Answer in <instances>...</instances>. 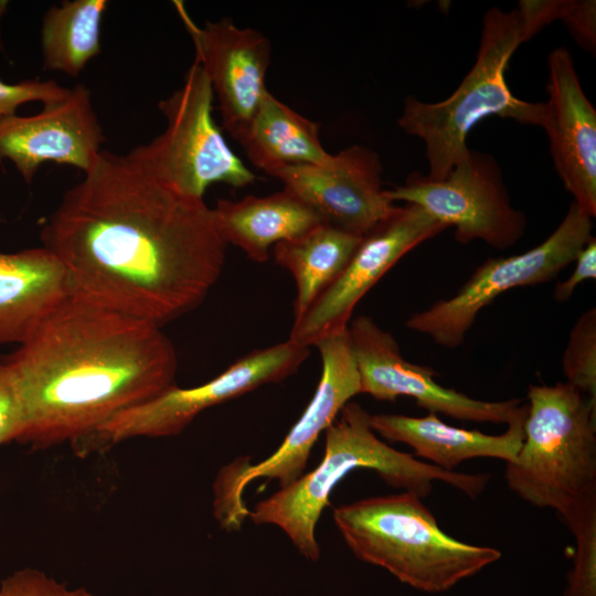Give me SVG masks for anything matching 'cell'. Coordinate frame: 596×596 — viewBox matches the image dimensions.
Listing matches in <instances>:
<instances>
[{"label":"cell","instance_id":"obj_1","mask_svg":"<svg viewBox=\"0 0 596 596\" xmlns=\"http://www.w3.org/2000/svg\"><path fill=\"white\" fill-rule=\"evenodd\" d=\"M71 296L158 327L194 310L219 280L226 244L204 200L102 150L40 233Z\"/></svg>","mask_w":596,"mask_h":596},{"label":"cell","instance_id":"obj_2","mask_svg":"<svg viewBox=\"0 0 596 596\" xmlns=\"http://www.w3.org/2000/svg\"><path fill=\"white\" fill-rule=\"evenodd\" d=\"M1 361L21 412L17 441L33 448L77 443L174 385L178 369L161 327L73 296Z\"/></svg>","mask_w":596,"mask_h":596},{"label":"cell","instance_id":"obj_3","mask_svg":"<svg viewBox=\"0 0 596 596\" xmlns=\"http://www.w3.org/2000/svg\"><path fill=\"white\" fill-rule=\"evenodd\" d=\"M371 414L349 402L326 430L324 454L320 464L291 485L259 501L248 517L255 524L280 528L305 558L317 562L320 546L316 526L329 504L333 488L349 472L374 470L390 487L419 498L433 491L434 481H443L476 499L487 488L489 473L447 471L400 451L381 440L371 427Z\"/></svg>","mask_w":596,"mask_h":596},{"label":"cell","instance_id":"obj_4","mask_svg":"<svg viewBox=\"0 0 596 596\" xmlns=\"http://www.w3.org/2000/svg\"><path fill=\"white\" fill-rule=\"evenodd\" d=\"M332 519L355 557L419 592H447L502 555L445 533L422 498L407 491L339 505Z\"/></svg>","mask_w":596,"mask_h":596},{"label":"cell","instance_id":"obj_5","mask_svg":"<svg viewBox=\"0 0 596 596\" xmlns=\"http://www.w3.org/2000/svg\"><path fill=\"white\" fill-rule=\"evenodd\" d=\"M524 438L505 462L511 491L564 521L596 503V398L567 382L531 384Z\"/></svg>","mask_w":596,"mask_h":596},{"label":"cell","instance_id":"obj_6","mask_svg":"<svg viewBox=\"0 0 596 596\" xmlns=\"http://www.w3.org/2000/svg\"><path fill=\"white\" fill-rule=\"evenodd\" d=\"M524 42L517 9L490 8L483 15L477 58L457 89L446 99L426 103L408 96L397 126L425 143L430 179H443L469 150L470 130L489 116L541 126L544 103L517 98L505 81V71Z\"/></svg>","mask_w":596,"mask_h":596},{"label":"cell","instance_id":"obj_7","mask_svg":"<svg viewBox=\"0 0 596 596\" xmlns=\"http://www.w3.org/2000/svg\"><path fill=\"white\" fill-rule=\"evenodd\" d=\"M213 89L196 62L184 75L181 87L158 104L166 129L151 141L125 155L152 179L195 199H202L214 183L242 188L256 175L228 147L214 123Z\"/></svg>","mask_w":596,"mask_h":596},{"label":"cell","instance_id":"obj_8","mask_svg":"<svg viewBox=\"0 0 596 596\" xmlns=\"http://www.w3.org/2000/svg\"><path fill=\"white\" fill-rule=\"evenodd\" d=\"M315 347L321 356V375L304 413L277 450L263 461L242 465L233 461L214 482V515L225 530H238L249 510L243 493L258 478L277 480L285 488L304 475L310 451L322 432L336 421L345 404L361 394V380L352 353L348 327L319 339Z\"/></svg>","mask_w":596,"mask_h":596},{"label":"cell","instance_id":"obj_9","mask_svg":"<svg viewBox=\"0 0 596 596\" xmlns=\"http://www.w3.org/2000/svg\"><path fill=\"white\" fill-rule=\"evenodd\" d=\"M308 355L309 348L290 340L254 350L204 384L190 389L174 384L118 413L73 447L81 455H88L132 438L179 435L205 409L287 379Z\"/></svg>","mask_w":596,"mask_h":596},{"label":"cell","instance_id":"obj_10","mask_svg":"<svg viewBox=\"0 0 596 596\" xmlns=\"http://www.w3.org/2000/svg\"><path fill=\"white\" fill-rule=\"evenodd\" d=\"M592 231L593 217L572 202L546 240L521 254L485 260L453 297L411 315L406 327L441 347H459L485 307L512 288L554 279L574 262Z\"/></svg>","mask_w":596,"mask_h":596},{"label":"cell","instance_id":"obj_11","mask_svg":"<svg viewBox=\"0 0 596 596\" xmlns=\"http://www.w3.org/2000/svg\"><path fill=\"white\" fill-rule=\"evenodd\" d=\"M391 202L424 209L447 227H455L461 244L480 240L491 247L515 245L526 227L524 213L514 207L493 156L469 149L443 179L413 172L405 182L385 190Z\"/></svg>","mask_w":596,"mask_h":596},{"label":"cell","instance_id":"obj_12","mask_svg":"<svg viewBox=\"0 0 596 596\" xmlns=\"http://www.w3.org/2000/svg\"><path fill=\"white\" fill-rule=\"evenodd\" d=\"M348 332L361 394L390 402L407 396L428 413L477 423L508 425L524 408L518 398L481 401L439 384L432 368L405 360L393 334L369 316L350 321Z\"/></svg>","mask_w":596,"mask_h":596},{"label":"cell","instance_id":"obj_13","mask_svg":"<svg viewBox=\"0 0 596 596\" xmlns=\"http://www.w3.org/2000/svg\"><path fill=\"white\" fill-rule=\"evenodd\" d=\"M447 226L418 205L406 203L366 233L341 275L294 321L288 340L311 347L344 329L358 302L409 251Z\"/></svg>","mask_w":596,"mask_h":596},{"label":"cell","instance_id":"obj_14","mask_svg":"<svg viewBox=\"0 0 596 596\" xmlns=\"http://www.w3.org/2000/svg\"><path fill=\"white\" fill-rule=\"evenodd\" d=\"M174 8L190 34L195 60L216 95L223 128L240 141L265 95L270 64L269 40L259 31L240 28L230 19L198 25L181 1Z\"/></svg>","mask_w":596,"mask_h":596},{"label":"cell","instance_id":"obj_15","mask_svg":"<svg viewBox=\"0 0 596 596\" xmlns=\"http://www.w3.org/2000/svg\"><path fill=\"white\" fill-rule=\"evenodd\" d=\"M382 173L377 152L352 145L324 163L287 168L275 178L323 223L364 236L396 206L385 195Z\"/></svg>","mask_w":596,"mask_h":596},{"label":"cell","instance_id":"obj_16","mask_svg":"<svg viewBox=\"0 0 596 596\" xmlns=\"http://www.w3.org/2000/svg\"><path fill=\"white\" fill-rule=\"evenodd\" d=\"M103 141L92 94L82 84L44 104L38 114L0 118V160L12 161L26 183L50 161L85 173L100 153Z\"/></svg>","mask_w":596,"mask_h":596},{"label":"cell","instance_id":"obj_17","mask_svg":"<svg viewBox=\"0 0 596 596\" xmlns=\"http://www.w3.org/2000/svg\"><path fill=\"white\" fill-rule=\"evenodd\" d=\"M549 99L541 127L555 170L573 202L596 216V109L585 95L574 60L565 47L549 57Z\"/></svg>","mask_w":596,"mask_h":596},{"label":"cell","instance_id":"obj_18","mask_svg":"<svg viewBox=\"0 0 596 596\" xmlns=\"http://www.w3.org/2000/svg\"><path fill=\"white\" fill-rule=\"evenodd\" d=\"M70 297L66 270L44 246L0 252V344L26 341Z\"/></svg>","mask_w":596,"mask_h":596},{"label":"cell","instance_id":"obj_19","mask_svg":"<svg viewBox=\"0 0 596 596\" xmlns=\"http://www.w3.org/2000/svg\"><path fill=\"white\" fill-rule=\"evenodd\" d=\"M525 416L526 404L500 435L455 427L434 413L423 417L371 414L370 423L382 438L409 446L415 457L429 460L443 470L456 471L458 465L473 458L513 461L523 443Z\"/></svg>","mask_w":596,"mask_h":596},{"label":"cell","instance_id":"obj_20","mask_svg":"<svg viewBox=\"0 0 596 596\" xmlns=\"http://www.w3.org/2000/svg\"><path fill=\"white\" fill-rule=\"evenodd\" d=\"M212 212L224 243L238 247L257 263L268 260L272 246L323 223L313 210L285 189L237 201L220 199Z\"/></svg>","mask_w":596,"mask_h":596},{"label":"cell","instance_id":"obj_21","mask_svg":"<svg viewBox=\"0 0 596 596\" xmlns=\"http://www.w3.org/2000/svg\"><path fill=\"white\" fill-rule=\"evenodd\" d=\"M238 142L248 160L273 177L287 168L324 163L331 157L320 140L319 125L270 92Z\"/></svg>","mask_w":596,"mask_h":596},{"label":"cell","instance_id":"obj_22","mask_svg":"<svg viewBox=\"0 0 596 596\" xmlns=\"http://www.w3.org/2000/svg\"><path fill=\"white\" fill-rule=\"evenodd\" d=\"M363 236L321 223L273 247L276 264L295 280L294 321L341 275Z\"/></svg>","mask_w":596,"mask_h":596},{"label":"cell","instance_id":"obj_23","mask_svg":"<svg viewBox=\"0 0 596 596\" xmlns=\"http://www.w3.org/2000/svg\"><path fill=\"white\" fill-rule=\"evenodd\" d=\"M106 0H72L52 6L44 14L41 49L44 68L72 77L100 53Z\"/></svg>","mask_w":596,"mask_h":596},{"label":"cell","instance_id":"obj_24","mask_svg":"<svg viewBox=\"0 0 596 596\" xmlns=\"http://www.w3.org/2000/svg\"><path fill=\"white\" fill-rule=\"evenodd\" d=\"M568 384L596 398V309L589 308L575 321L562 356Z\"/></svg>","mask_w":596,"mask_h":596},{"label":"cell","instance_id":"obj_25","mask_svg":"<svg viewBox=\"0 0 596 596\" xmlns=\"http://www.w3.org/2000/svg\"><path fill=\"white\" fill-rule=\"evenodd\" d=\"M564 523L576 546L563 596H596V503L581 509Z\"/></svg>","mask_w":596,"mask_h":596},{"label":"cell","instance_id":"obj_26","mask_svg":"<svg viewBox=\"0 0 596 596\" xmlns=\"http://www.w3.org/2000/svg\"><path fill=\"white\" fill-rule=\"evenodd\" d=\"M0 596H96L85 588L71 589L34 568L14 572L1 583Z\"/></svg>","mask_w":596,"mask_h":596},{"label":"cell","instance_id":"obj_27","mask_svg":"<svg viewBox=\"0 0 596 596\" xmlns=\"http://www.w3.org/2000/svg\"><path fill=\"white\" fill-rule=\"evenodd\" d=\"M67 92L68 88L52 79H29L10 84L0 78V118L14 115L23 104L40 102L44 105L63 98Z\"/></svg>","mask_w":596,"mask_h":596},{"label":"cell","instance_id":"obj_28","mask_svg":"<svg viewBox=\"0 0 596 596\" xmlns=\"http://www.w3.org/2000/svg\"><path fill=\"white\" fill-rule=\"evenodd\" d=\"M561 20L566 23L576 41L588 50L595 49L596 43V2L563 1Z\"/></svg>","mask_w":596,"mask_h":596},{"label":"cell","instance_id":"obj_29","mask_svg":"<svg viewBox=\"0 0 596 596\" xmlns=\"http://www.w3.org/2000/svg\"><path fill=\"white\" fill-rule=\"evenodd\" d=\"M21 412L9 373L0 360V445L18 439Z\"/></svg>","mask_w":596,"mask_h":596},{"label":"cell","instance_id":"obj_30","mask_svg":"<svg viewBox=\"0 0 596 596\" xmlns=\"http://www.w3.org/2000/svg\"><path fill=\"white\" fill-rule=\"evenodd\" d=\"M574 262L573 273L566 280L558 281L554 287L553 298L558 302L571 299L577 286L585 280L596 278V240L594 236L579 251Z\"/></svg>","mask_w":596,"mask_h":596},{"label":"cell","instance_id":"obj_31","mask_svg":"<svg viewBox=\"0 0 596 596\" xmlns=\"http://www.w3.org/2000/svg\"><path fill=\"white\" fill-rule=\"evenodd\" d=\"M6 7H7V2L1 1L0 2V18L2 17V14L4 12Z\"/></svg>","mask_w":596,"mask_h":596}]
</instances>
